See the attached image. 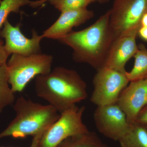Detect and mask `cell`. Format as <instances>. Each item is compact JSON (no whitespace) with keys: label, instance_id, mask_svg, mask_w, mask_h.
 Masks as SVG:
<instances>
[{"label":"cell","instance_id":"cell-1","mask_svg":"<svg viewBox=\"0 0 147 147\" xmlns=\"http://www.w3.org/2000/svg\"><path fill=\"white\" fill-rule=\"evenodd\" d=\"M110 16L109 10L89 27L71 31L58 40L73 50L75 61L88 64L97 71L104 67L108 51L116 38Z\"/></svg>","mask_w":147,"mask_h":147},{"label":"cell","instance_id":"cell-2","mask_svg":"<svg viewBox=\"0 0 147 147\" xmlns=\"http://www.w3.org/2000/svg\"><path fill=\"white\" fill-rule=\"evenodd\" d=\"M35 91L60 114L87 98V84L73 69L57 67L36 77Z\"/></svg>","mask_w":147,"mask_h":147},{"label":"cell","instance_id":"cell-3","mask_svg":"<svg viewBox=\"0 0 147 147\" xmlns=\"http://www.w3.org/2000/svg\"><path fill=\"white\" fill-rule=\"evenodd\" d=\"M16 116L8 126L0 133V139L12 137H33L45 132L61 115L52 105L34 102L23 96L18 98L13 105Z\"/></svg>","mask_w":147,"mask_h":147},{"label":"cell","instance_id":"cell-4","mask_svg":"<svg viewBox=\"0 0 147 147\" xmlns=\"http://www.w3.org/2000/svg\"><path fill=\"white\" fill-rule=\"evenodd\" d=\"M53 61L52 55L41 53L28 56L11 55L7 67L9 84L12 91H23L32 79L49 73L52 69Z\"/></svg>","mask_w":147,"mask_h":147},{"label":"cell","instance_id":"cell-5","mask_svg":"<svg viewBox=\"0 0 147 147\" xmlns=\"http://www.w3.org/2000/svg\"><path fill=\"white\" fill-rule=\"evenodd\" d=\"M110 10V26L116 38L137 35L147 12V0H115Z\"/></svg>","mask_w":147,"mask_h":147},{"label":"cell","instance_id":"cell-6","mask_svg":"<svg viewBox=\"0 0 147 147\" xmlns=\"http://www.w3.org/2000/svg\"><path fill=\"white\" fill-rule=\"evenodd\" d=\"M86 107L73 105L61 113L60 117L44 132L40 147H56L63 140L71 136L89 131L83 122Z\"/></svg>","mask_w":147,"mask_h":147},{"label":"cell","instance_id":"cell-7","mask_svg":"<svg viewBox=\"0 0 147 147\" xmlns=\"http://www.w3.org/2000/svg\"><path fill=\"white\" fill-rule=\"evenodd\" d=\"M126 73L106 67L97 70L93 80L91 102L97 106L117 103L121 93L129 82Z\"/></svg>","mask_w":147,"mask_h":147},{"label":"cell","instance_id":"cell-8","mask_svg":"<svg viewBox=\"0 0 147 147\" xmlns=\"http://www.w3.org/2000/svg\"><path fill=\"white\" fill-rule=\"evenodd\" d=\"M94 119L99 132L115 141H119L126 133L130 124L126 115L117 103L97 106Z\"/></svg>","mask_w":147,"mask_h":147},{"label":"cell","instance_id":"cell-9","mask_svg":"<svg viewBox=\"0 0 147 147\" xmlns=\"http://www.w3.org/2000/svg\"><path fill=\"white\" fill-rule=\"evenodd\" d=\"M20 27V24L12 26L7 19L0 31V36L5 40V49L9 56L17 54L28 56L41 53L40 43L43 38L42 36L39 35L33 30L31 38H27L22 33Z\"/></svg>","mask_w":147,"mask_h":147},{"label":"cell","instance_id":"cell-10","mask_svg":"<svg viewBox=\"0 0 147 147\" xmlns=\"http://www.w3.org/2000/svg\"><path fill=\"white\" fill-rule=\"evenodd\" d=\"M129 82L121 93L117 103L130 124L135 122L139 112L147 104V79Z\"/></svg>","mask_w":147,"mask_h":147},{"label":"cell","instance_id":"cell-11","mask_svg":"<svg viewBox=\"0 0 147 147\" xmlns=\"http://www.w3.org/2000/svg\"><path fill=\"white\" fill-rule=\"evenodd\" d=\"M137 36L133 35L116 38L108 51L104 67L125 73L127 63L134 57L138 50Z\"/></svg>","mask_w":147,"mask_h":147},{"label":"cell","instance_id":"cell-12","mask_svg":"<svg viewBox=\"0 0 147 147\" xmlns=\"http://www.w3.org/2000/svg\"><path fill=\"white\" fill-rule=\"evenodd\" d=\"M94 16L93 11L87 8L61 12L57 20L41 35L43 38L58 40L72 31L73 28L84 24Z\"/></svg>","mask_w":147,"mask_h":147},{"label":"cell","instance_id":"cell-13","mask_svg":"<svg viewBox=\"0 0 147 147\" xmlns=\"http://www.w3.org/2000/svg\"><path fill=\"white\" fill-rule=\"evenodd\" d=\"M121 147H147V129L146 125L134 122L118 141Z\"/></svg>","mask_w":147,"mask_h":147},{"label":"cell","instance_id":"cell-14","mask_svg":"<svg viewBox=\"0 0 147 147\" xmlns=\"http://www.w3.org/2000/svg\"><path fill=\"white\" fill-rule=\"evenodd\" d=\"M56 147H110L95 132L90 131L64 139Z\"/></svg>","mask_w":147,"mask_h":147},{"label":"cell","instance_id":"cell-15","mask_svg":"<svg viewBox=\"0 0 147 147\" xmlns=\"http://www.w3.org/2000/svg\"><path fill=\"white\" fill-rule=\"evenodd\" d=\"M134 66L126 76L129 82L146 79L147 77V49L144 45L138 46L137 53L134 55Z\"/></svg>","mask_w":147,"mask_h":147},{"label":"cell","instance_id":"cell-16","mask_svg":"<svg viewBox=\"0 0 147 147\" xmlns=\"http://www.w3.org/2000/svg\"><path fill=\"white\" fill-rule=\"evenodd\" d=\"M7 63L0 66V113L15 101L14 93L9 86Z\"/></svg>","mask_w":147,"mask_h":147},{"label":"cell","instance_id":"cell-17","mask_svg":"<svg viewBox=\"0 0 147 147\" xmlns=\"http://www.w3.org/2000/svg\"><path fill=\"white\" fill-rule=\"evenodd\" d=\"M32 3L30 0H2L0 3V28L11 13H18L21 7L30 5Z\"/></svg>","mask_w":147,"mask_h":147},{"label":"cell","instance_id":"cell-18","mask_svg":"<svg viewBox=\"0 0 147 147\" xmlns=\"http://www.w3.org/2000/svg\"><path fill=\"white\" fill-rule=\"evenodd\" d=\"M94 2L95 0H58L53 5L61 12L87 8L88 6Z\"/></svg>","mask_w":147,"mask_h":147},{"label":"cell","instance_id":"cell-19","mask_svg":"<svg viewBox=\"0 0 147 147\" xmlns=\"http://www.w3.org/2000/svg\"><path fill=\"white\" fill-rule=\"evenodd\" d=\"M135 122L144 125H147V104L139 112Z\"/></svg>","mask_w":147,"mask_h":147},{"label":"cell","instance_id":"cell-20","mask_svg":"<svg viewBox=\"0 0 147 147\" xmlns=\"http://www.w3.org/2000/svg\"><path fill=\"white\" fill-rule=\"evenodd\" d=\"M9 56L5 49L4 42L0 38V66L7 63Z\"/></svg>","mask_w":147,"mask_h":147},{"label":"cell","instance_id":"cell-21","mask_svg":"<svg viewBox=\"0 0 147 147\" xmlns=\"http://www.w3.org/2000/svg\"><path fill=\"white\" fill-rule=\"evenodd\" d=\"M44 132H41L40 134H37L36 136L33 137L31 144L29 147H40L39 142L41 137Z\"/></svg>","mask_w":147,"mask_h":147},{"label":"cell","instance_id":"cell-22","mask_svg":"<svg viewBox=\"0 0 147 147\" xmlns=\"http://www.w3.org/2000/svg\"><path fill=\"white\" fill-rule=\"evenodd\" d=\"M138 34H139L141 38L147 41V27H140L138 31Z\"/></svg>","mask_w":147,"mask_h":147},{"label":"cell","instance_id":"cell-23","mask_svg":"<svg viewBox=\"0 0 147 147\" xmlns=\"http://www.w3.org/2000/svg\"><path fill=\"white\" fill-rule=\"evenodd\" d=\"M58 0H39V1H33L30 6L36 7L41 5L42 4L47 1L50 2V3L53 5Z\"/></svg>","mask_w":147,"mask_h":147},{"label":"cell","instance_id":"cell-24","mask_svg":"<svg viewBox=\"0 0 147 147\" xmlns=\"http://www.w3.org/2000/svg\"><path fill=\"white\" fill-rule=\"evenodd\" d=\"M141 26L147 27V12L144 14L141 21Z\"/></svg>","mask_w":147,"mask_h":147},{"label":"cell","instance_id":"cell-25","mask_svg":"<svg viewBox=\"0 0 147 147\" xmlns=\"http://www.w3.org/2000/svg\"><path fill=\"white\" fill-rule=\"evenodd\" d=\"M109 0H95V2L100 3H104L108 2Z\"/></svg>","mask_w":147,"mask_h":147},{"label":"cell","instance_id":"cell-26","mask_svg":"<svg viewBox=\"0 0 147 147\" xmlns=\"http://www.w3.org/2000/svg\"><path fill=\"white\" fill-rule=\"evenodd\" d=\"M146 125V128L147 129V125Z\"/></svg>","mask_w":147,"mask_h":147},{"label":"cell","instance_id":"cell-27","mask_svg":"<svg viewBox=\"0 0 147 147\" xmlns=\"http://www.w3.org/2000/svg\"><path fill=\"white\" fill-rule=\"evenodd\" d=\"M2 1V0H0V3H1V1Z\"/></svg>","mask_w":147,"mask_h":147},{"label":"cell","instance_id":"cell-28","mask_svg":"<svg viewBox=\"0 0 147 147\" xmlns=\"http://www.w3.org/2000/svg\"><path fill=\"white\" fill-rule=\"evenodd\" d=\"M146 79H147V77H146Z\"/></svg>","mask_w":147,"mask_h":147}]
</instances>
